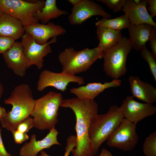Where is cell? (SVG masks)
<instances>
[{
    "mask_svg": "<svg viewBox=\"0 0 156 156\" xmlns=\"http://www.w3.org/2000/svg\"><path fill=\"white\" fill-rule=\"evenodd\" d=\"M60 107L70 108L75 116L77 143L71 151L73 156H93V146L89 138V130L93 120L98 114L97 103L94 100L75 97L63 99Z\"/></svg>",
    "mask_w": 156,
    "mask_h": 156,
    "instance_id": "obj_1",
    "label": "cell"
},
{
    "mask_svg": "<svg viewBox=\"0 0 156 156\" xmlns=\"http://www.w3.org/2000/svg\"><path fill=\"white\" fill-rule=\"evenodd\" d=\"M35 101L29 85L23 83L15 87L4 100L5 104L11 105L12 107L0 120L2 127L11 132L16 129L19 123L30 116Z\"/></svg>",
    "mask_w": 156,
    "mask_h": 156,
    "instance_id": "obj_2",
    "label": "cell"
},
{
    "mask_svg": "<svg viewBox=\"0 0 156 156\" xmlns=\"http://www.w3.org/2000/svg\"><path fill=\"white\" fill-rule=\"evenodd\" d=\"M119 107L111 106L105 113L98 114L90 126L89 136L93 146V156L97 153L101 144L120 125L123 118Z\"/></svg>",
    "mask_w": 156,
    "mask_h": 156,
    "instance_id": "obj_3",
    "label": "cell"
},
{
    "mask_svg": "<svg viewBox=\"0 0 156 156\" xmlns=\"http://www.w3.org/2000/svg\"><path fill=\"white\" fill-rule=\"evenodd\" d=\"M63 100L62 94L51 91L36 100L30 116L34 127L43 130H50L58 121L59 109Z\"/></svg>",
    "mask_w": 156,
    "mask_h": 156,
    "instance_id": "obj_4",
    "label": "cell"
},
{
    "mask_svg": "<svg viewBox=\"0 0 156 156\" xmlns=\"http://www.w3.org/2000/svg\"><path fill=\"white\" fill-rule=\"evenodd\" d=\"M103 56V52L98 47L92 49L86 48L78 51L70 47L61 51L58 59L62 66V72L75 75L87 70Z\"/></svg>",
    "mask_w": 156,
    "mask_h": 156,
    "instance_id": "obj_5",
    "label": "cell"
},
{
    "mask_svg": "<svg viewBox=\"0 0 156 156\" xmlns=\"http://www.w3.org/2000/svg\"><path fill=\"white\" fill-rule=\"evenodd\" d=\"M132 49L128 38L123 37L117 44L103 52V69L107 75L118 79L125 74L127 57Z\"/></svg>",
    "mask_w": 156,
    "mask_h": 156,
    "instance_id": "obj_6",
    "label": "cell"
},
{
    "mask_svg": "<svg viewBox=\"0 0 156 156\" xmlns=\"http://www.w3.org/2000/svg\"><path fill=\"white\" fill-rule=\"evenodd\" d=\"M42 0L29 1L22 0H0V9L18 20L24 26L38 22L34 14L40 11L44 5Z\"/></svg>",
    "mask_w": 156,
    "mask_h": 156,
    "instance_id": "obj_7",
    "label": "cell"
},
{
    "mask_svg": "<svg viewBox=\"0 0 156 156\" xmlns=\"http://www.w3.org/2000/svg\"><path fill=\"white\" fill-rule=\"evenodd\" d=\"M136 125L123 118L119 126L107 140L108 146L123 151L133 150L139 139Z\"/></svg>",
    "mask_w": 156,
    "mask_h": 156,
    "instance_id": "obj_8",
    "label": "cell"
},
{
    "mask_svg": "<svg viewBox=\"0 0 156 156\" xmlns=\"http://www.w3.org/2000/svg\"><path fill=\"white\" fill-rule=\"evenodd\" d=\"M21 38V43L23 53L28 60L30 66L35 65L38 69H41L43 66L44 58L52 52L50 44L56 42V37L43 45L37 43L31 35L26 32Z\"/></svg>",
    "mask_w": 156,
    "mask_h": 156,
    "instance_id": "obj_9",
    "label": "cell"
},
{
    "mask_svg": "<svg viewBox=\"0 0 156 156\" xmlns=\"http://www.w3.org/2000/svg\"><path fill=\"white\" fill-rule=\"evenodd\" d=\"M71 82L77 83L79 85L83 84V78L62 72L56 73L44 70L40 73L38 80L37 90L40 92L49 87H53L62 92L67 89V87Z\"/></svg>",
    "mask_w": 156,
    "mask_h": 156,
    "instance_id": "obj_10",
    "label": "cell"
},
{
    "mask_svg": "<svg viewBox=\"0 0 156 156\" xmlns=\"http://www.w3.org/2000/svg\"><path fill=\"white\" fill-rule=\"evenodd\" d=\"M119 109L124 118L136 125L140 121L156 113V107L152 104L137 102L132 96H127Z\"/></svg>",
    "mask_w": 156,
    "mask_h": 156,
    "instance_id": "obj_11",
    "label": "cell"
},
{
    "mask_svg": "<svg viewBox=\"0 0 156 156\" xmlns=\"http://www.w3.org/2000/svg\"><path fill=\"white\" fill-rule=\"evenodd\" d=\"M72 13L68 17L70 23L79 25L94 16H100L103 18H110L111 15L106 12L103 7L94 2L89 0H81L73 6Z\"/></svg>",
    "mask_w": 156,
    "mask_h": 156,
    "instance_id": "obj_12",
    "label": "cell"
},
{
    "mask_svg": "<svg viewBox=\"0 0 156 156\" xmlns=\"http://www.w3.org/2000/svg\"><path fill=\"white\" fill-rule=\"evenodd\" d=\"M146 0H125L121 9L131 24H148L156 27V23L146 8Z\"/></svg>",
    "mask_w": 156,
    "mask_h": 156,
    "instance_id": "obj_13",
    "label": "cell"
},
{
    "mask_svg": "<svg viewBox=\"0 0 156 156\" xmlns=\"http://www.w3.org/2000/svg\"><path fill=\"white\" fill-rule=\"evenodd\" d=\"M4 61L9 68L17 76H25L26 70L30 67L23 52L21 42H15L11 47L3 54Z\"/></svg>",
    "mask_w": 156,
    "mask_h": 156,
    "instance_id": "obj_14",
    "label": "cell"
},
{
    "mask_svg": "<svg viewBox=\"0 0 156 156\" xmlns=\"http://www.w3.org/2000/svg\"><path fill=\"white\" fill-rule=\"evenodd\" d=\"M49 133L41 140H36V135L33 134L29 142L25 143L20 149V156H36L38 153L45 149L49 148L54 145H60L57 139L59 133L53 127Z\"/></svg>",
    "mask_w": 156,
    "mask_h": 156,
    "instance_id": "obj_15",
    "label": "cell"
},
{
    "mask_svg": "<svg viewBox=\"0 0 156 156\" xmlns=\"http://www.w3.org/2000/svg\"><path fill=\"white\" fill-rule=\"evenodd\" d=\"M25 31L31 35L37 43L43 45L46 44L50 38L65 34L66 31L62 26L49 22L47 24L38 22L24 26Z\"/></svg>",
    "mask_w": 156,
    "mask_h": 156,
    "instance_id": "obj_16",
    "label": "cell"
},
{
    "mask_svg": "<svg viewBox=\"0 0 156 156\" xmlns=\"http://www.w3.org/2000/svg\"><path fill=\"white\" fill-rule=\"evenodd\" d=\"M121 81L113 79L110 82L90 83L85 86L70 89V93L75 94L77 98L82 99L94 100V99L105 89L120 86Z\"/></svg>",
    "mask_w": 156,
    "mask_h": 156,
    "instance_id": "obj_17",
    "label": "cell"
},
{
    "mask_svg": "<svg viewBox=\"0 0 156 156\" xmlns=\"http://www.w3.org/2000/svg\"><path fill=\"white\" fill-rule=\"evenodd\" d=\"M129 82L133 97L151 104L156 101V89L154 86L137 76H130Z\"/></svg>",
    "mask_w": 156,
    "mask_h": 156,
    "instance_id": "obj_18",
    "label": "cell"
},
{
    "mask_svg": "<svg viewBox=\"0 0 156 156\" xmlns=\"http://www.w3.org/2000/svg\"><path fill=\"white\" fill-rule=\"evenodd\" d=\"M153 26L148 24L135 25L131 24L128 28V41L132 49L140 50L145 46L151 35Z\"/></svg>",
    "mask_w": 156,
    "mask_h": 156,
    "instance_id": "obj_19",
    "label": "cell"
},
{
    "mask_svg": "<svg viewBox=\"0 0 156 156\" xmlns=\"http://www.w3.org/2000/svg\"><path fill=\"white\" fill-rule=\"evenodd\" d=\"M25 32L24 26L18 20L4 13L0 16V36L16 40L21 38Z\"/></svg>",
    "mask_w": 156,
    "mask_h": 156,
    "instance_id": "obj_20",
    "label": "cell"
},
{
    "mask_svg": "<svg viewBox=\"0 0 156 156\" xmlns=\"http://www.w3.org/2000/svg\"><path fill=\"white\" fill-rule=\"evenodd\" d=\"M97 38L99 41L98 47L102 52L118 43L123 38L120 31L97 27Z\"/></svg>",
    "mask_w": 156,
    "mask_h": 156,
    "instance_id": "obj_21",
    "label": "cell"
},
{
    "mask_svg": "<svg viewBox=\"0 0 156 156\" xmlns=\"http://www.w3.org/2000/svg\"><path fill=\"white\" fill-rule=\"evenodd\" d=\"M55 0H46L41 10L36 12L34 16L38 21L44 24L47 23L53 18L68 14L67 12L58 8Z\"/></svg>",
    "mask_w": 156,
    "mask_h": 156,
    "instance_id": "obj_22",
    "label": "cell"
},
{
    "mask_svg": "<svg viewBox=\"0 0 156 156\" xmlns=\"http://www.w3.org/2000/svg\"><path fill=\"white\" fill-rule=\"evenodd\" d=\"M130 24L127 16L125 14L113 19L103 18L95 23L96 26L120 31L128 28Z\"/></svg>",
    "mask_w": 156,
    "mask_h": 156,
    "instance_id": "obj_23",
    "label": "cell"
},
{
    "mask_svg": "<svg viewBox=\"0 0 156 156\" xmlns=\"http://www.w3.org/2000/svg\"><path fill=\"white\" fill-rule=\"evenodd\" d=\"M145 156H156V131L150 134L145 139L143 145Z\"/></svg>",
    "mask_w": 156,
    "mask_h": 156,
    "instance_id": "obj_24",
    "label": "cell"
},
{
    "mask_svg": "<svg viewBox=\"0 0 156 156\" xmlns=\"http://www.w3.org/2000/svg\"><path fill=\"white\" fill-rule=\"evenodd\" d=\"M140 54L143 59L148 64L150 72L156 82V58L146 46L141 50Z\"/></svg>",
    "mask_w": 156,
    "mask_h": 156,
    "instance_id": "obj_25",
    "label": "cell"
},
{
    "mask_svg": "<svg viewBox=\"0 0 156 156\" xmlns=\"http://www.w3.org/2000/svg\"><path fill=\"white\" fill-rule=\"evenodd\" d=\"M77 140L76 136L71 135L67 138L66 145L65 147V152L63 156H69L73 149L77 145ZM36 156H50L43 151L40 152V155Z\"/></svg>",
    "mask_w": 156,
    "mask_h": 156,
    "instance_id": "obj_26",
    "label": "cell"
},
{
    "mask_svg": "<svg viewBox=\"0 0 156 156\" xmlns=\"http://www.w3.org/2000/svg\"><path fill=\"white\" fill-rule=\"evenodd\" d=\"M125 0H98L105 4L113 12L116 13L121 10Z\"/></svg>",
    "mask_w": 156,
    "mask_h": 156,
    "instance_id": "obj_27",
    "label": "cell"
},
{
    "mask_svg": "<svg viewBox=\"0 0 156 156\" xmlns=\"http://www.w3.org/2000/svg\"><path fill=\"white\" fill-rule=\"evenodd\" d=\"M15 42V40L11 37L0 36V54H4Z\"/></svg>",
    "mask_w": 156,
    "mask_h": 156,
    "instance_id": "obj_28",
    "label": "cell"
},
{
    "mask_svg": "<svg viewBox=\"0 0 156 156\" xmlns=\"http://www.w3.org/2000/svg\"><path fill=\"white\" fill-rule=\"evenodd\" d=\"M33 127V118L29 116L19 123L16 127V129L21 132L27 133Z\"/></svg>",
    "mask_w": 156,
    "mask_h": 156,
    "instance_id": "obj_29",
    "label": "cell"
},
{
    "mask_svg": "<svg viewBox=\"0 0 156 156\" xmlns=\"http://www.w3.org/2000/svg\"><path fill=\"white\" fill-rule=\"evenodd\" d=\"M11 133L14 142L16 144H21L29 138V136L27 133L21 132L16 129L14 130Z\"/></svg>",
    "mask_w": 156,
    "mask_h": 156,
    "instance_id": "obj_30",
    "label": "cell"
},
{
    "mask_svg": "<svg viewBox=\"0 0 156 156\" xmlns=\"http://www.w3.org/2000/svg\"><path fill=\"white\" fill-rule=\"evenodd\" d=\"M149 41L151 51V52L156 58V27H153L152 33Z\"/></svg>",
    "mask_w": 156,
    "mask_h": 156,
    "instance_id": "obj_31",
    "label": "cell"
},
{
    "mask_svg": "<svg viewBox=\"0 0 156 156\" xmlns=\"http://www.w3.org/2000/svg\"><path fill=\"white\" fill-rule=\"evenodd\" d=\"M147 4L148 5V9L151 13L150 15L153 17L156 16V0H147Z\"/></svg>",
    "mask_w": 156,
    "mask_h": 156,
    "instance_id": "obj_32",
    "label": "cell"
},
{
    "mask_svg": "<svg viewBox=\"0 0 156 156\" xmlns=\"http://www.w3.org/2000/svg\"><path fill=\"white\" fill-rule=\"evenodd\" d=\"M2 130L0 127V156H12L5 148L1 137Z\"/></svg>",
    "mask_w": 156,
    "mask_h": 156,
    "instance_id": "obj_33",
    "label": "cell"
},
{
    "mask_svg": "<svg viewBox=\"0 0 156 156\" xmlns=\"http://www.w3.org/2000/svg\"><path fill=\"white\" fill-rule=\"evenodd\" d=\"M98 156H113L111 153L106 149L103 148Z\"/></svg>",
    "mask_w": 156,
    "mask_h": 156,
    "instance_id": "obj_34",
    "label": "cell"
},
{
    "mask_svg": "<svg viewBox=\"0 0 156 156\" xmlns=\"http://www.w3.org/2000/svg\"><path fill=\"white\" fill-rule=\"evenodd\" d=\"M7 112L4 107L0 105V120L6 116Z\"/></svg>",
    "mask_w": 156,
    "mask_h": 156,
    "instance_id": "obj_35",
    "label": "cell"
},
{
    "mask_svg": "<svg viewBox=\"0 0 156 156\" xmlns=\"http://www.w3.org/2000/svg\"><path fill=\"white\" fill-rule=\"evenodd\" d=\"M4 92V87L0 79V99L2 97Z\"/></svg>",
    "mask_w": 156,
    "mask_h": 156,
    "instance_id": "obj_36",
    "label": "cell"
},
{
    "mask_svg": "<svg viewBox=\"0 0 156 156\" xmlns=\"http://www.w3.org/2000/svg\"><path fill=\"white\" fill-rule=\"evenodd\" d=\"M81 0H68V1L73 6L78 4Z\"/></svg>",
    "mask_w": 156,
    "mask_h": 156,
    "instance_id": "obj_37",
    "label": "cell"
},
{
    "mask_svg": "<svg viewBox=\"0 0 156 156\" xmlns=\"http://www.w3.org/2000/svg\"><path fill=\"white\" fill-rule=\"evenodd\" d=\"M3 13V12L0 9V16H1Z\"/></svg>",
    "mask_w": 156,
    "mask_h": 156,
    "instance_id": "obj_38",
    "label": "cell"
}]
</instances>
